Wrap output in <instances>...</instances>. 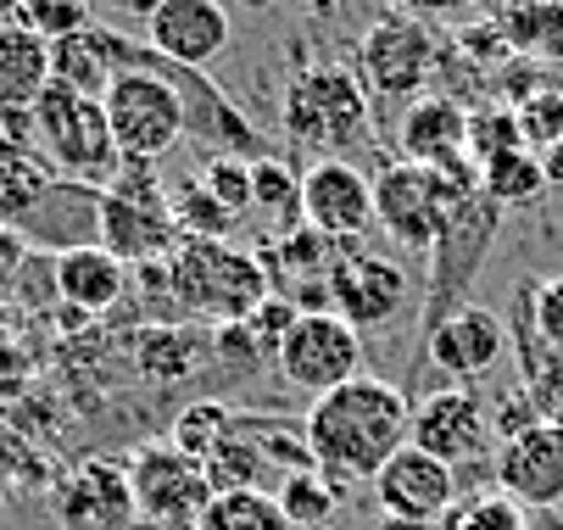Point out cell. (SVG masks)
Wrapping results in <instances>:
<instances>
[{
  "label": "cell",
  "instance_id": "obj_1",
  "mask_svg": "<svg viewBox=\"0 0 563 530\" xmlns=\"http://www.w3.org/2000/svg\"><path fill=\"white\" fill-rule=\"evenodd\" d=\"M408 430H413V402L379 374H357L352 386L312 397V408L301 413L312 464L346 481H374L408 446Z\"/></svg>",
  "mask_w": 563,
  "mask_h": 530
},
{
  "label": "cell",
  "instance_id": "obj_2",
  "mask_svg": "<svg viewBox=\"0 0 563 530\" xmlns=\"http://www.w3.org/2000/svg\"><path fill=\"white\" fill-rule=\"evenodd\" d=\"M479 196V168L468 157L452 163H385L374 174V223L408 252H435L441 235L468 212Z\"/></svg>",
  "mask_w": 563,
  "mask_h": 530
},
{
  "label": "cell",
  "instance_id": "obj_3",
  "mask_svg": "<svg viewBox=\"0 0 563 530\" xmlns=\"http://www.w3.org/2000/svg\"><path fill=\"white\" fill-rule=\"evenodd\" d=\"M368 112L374 96L346 62H301L279 90V134L312 163L357 151L368 140Z\"/></svg>",
  "mask_w": 563,
  "mask_h": 530
},
{
  "label": "cell",
  "instance_id": "obj_4",
  "mask_svg": "<svg viewBox=\"0 0 563 530\" xmlns=\"http://www.w3.org/2000/svg\"><path fill=\"white\" fill-rule=\"evenodd\" d=\"M168 274V296L179 301V313L207 319V324H240L257 301L268 296V274L257 263V252L229 246V241H185L163 257Z\"/></svg>",
  "mask_w": 563,
  "mask_h": 530
},
{
  "label": "cell",
  "instance_id": "obj_5",
  "mask_svg": "<svg viewBox=\"0 0 563 530\" xmlns=\"http://www.w3.org/2000/svg\"><path fill=\"white\" fill-rule=\"evenodd\" d=\"M96 241L134 268L163 263L179 246V223L168 207V185L156 179V163H118V174L101 185Z\"/></svg>",
  "mask_w": 563,
  "mask_h": 530
},
{
  "label": "cell",
  "instance_id": "obj_6",
  "mask_svg": "<svg viewBox=\"0 0 563 530\" xmlns=\"http://www.w3.org/2000/svg\"><path fill=\"white\" fill-rule=\"evenodd\" d=\"M34 157L73 185H107L118 174V145L107 129L101 101L73 96L62 85H45L34 101Z\"/></svg>",
  "mask_w": 563,
  "mask_h": 530
},
{
  "label": "cell",
  "instance_id": "obj_7",
  "mask_svg": "<svg viewBox=\"0 0 563 530\" xmlns=\"http://www.w3.org/2000/svg\"><path fill=\"white\" fill-rule=\"evenodd\" d=\"M118 163H163L168 151L185 140V101L174 90L168 73H156L145 62H129L112 90L101 96Z\"/></svg>",
  "mask_w": 563,
  "mask_h": 530
},
{
  "label": "cell",
  "instance_id": "obj_8",
  "mask_svg": "<svg viewBox=\"0 0 563 530\" xmlns=\"http://www.w3.org/2000/svg\"><path fill=\"white\" fill-rule=\"evenodd\" d=\"M435 67H441V40L430 18L385 12L357 40V79L379 101H419L424 85L435 79Z\"/></svg>",
  "mask_w": 563,
  "mask_h": 530
},
{
  "label": "cell",
  "instance_id": "obj_9",
  "mask_svg": "<svg viewBox=\"0 0 563 530\" xmlns=\"http://www.w3.org/2000/svg\"><path fill=\"white\" fill-rule=\"evenodd\" d=\"M274 363H279V380L307 391V397H330V391L352 386L357 374H368L363 368V335L335 313H296Z\"/></svg>",
  "mask_w": 563,
  "mask_h": 530
},
{
  "label": "cell",
  "instance_id": "obj_10",
  "mask_svg": "<svg viewBox=\"0 0 563 530\" xmlns=\"http://www.w3.org/2000/svg\"><path fill=\"white\" fill-rule=\"evenodd\" d=\"M129 464V486H134V514L156 530H196L207 503H212V486H207V470L174 441H145Z\"/></svg>",
  "mask_w": 563,
  "mask_h": 530
},
{
  "label": "cell",
  "instance_id": "obj_11",
  "mask_svg": "<svg viewBox=\"0 0 563 530\" xmlns=\"http://www.w3.org/2000/svg\"><path fill=\"white\" fill-rule=\"evenodd\" d=\"M408 301H413L408 268L390 263V257H379V252L346 246V257L335 263V279H330V313H335V319H346L357 335H368V330L396 324Z\"/></svg>",
  "mask_w": 563,
  "mask_h": 530
},
{
  "label": "cell",
  "instance_id": "obj_12",
  "mask_svg": "<svg viewBox=\"0 0 563 530\" xmlns=\"http://www.w3.org/2000/svg\"><path fill=\"white\" fill-rule=\"evenodd\" d=\"M301 223L352 246L374 223V174H363L352 157L307 163L301 168Z\"/></svg>",
  "mask_w": 563,
  "mask_h": 530
},
{
  "label": "cell",
  "instance_id": "obj_13",
  "mask_svg": "<svg viewBox=\"0 0 563 530\" xmlns=\"http://www.w3.org/2000/svg\"><path fill=\"white\" fill-rule=\"evenodd\" d=\"M51 519L62 530H123L134 525V486H129V464L123 459H78L56 492H51Z\"/></svg>",
  "mask_w": 563,
  "mask_h": 530
},
{
  "label": "cell",
  "instance_id": "obj_14",
  "mask_svg": "<svg viewBox=\"0 0 563 530\" xmlns=\"http://www.w3.org/2000/svg\"><path fill=\"white\" fill-rule=\"evenodd\" d=\"M341 257H346V246L307 230V223L257 252V263L268 274V296L290 301L296 313H330V279H335Z\"/></svg>",
  "mask_w": 563,
  "mask_h": 530
},
{
  "label": "cell",
  "instance_id": "obj_15",
  "mask_svg": "<svg viewBox=\"0 0 563 530\" xmlns=\"http://www.w3.org/2000/svg\"><path fill=\"white\" fill-rule=\"evenodd\" d=\"M374 503L385 508V519H413V525H435L457 508V470L419 452L413 441L368 481Z\"/></svg>",
  "mask_w": 563,
  "mask_h": 530
},
{
  "label": "cell",
  "instance_id": "obj_16",
  "mask_svg": "<svg viewBox=\"0 0 563 530\" xmlns=\"http://www.w3.org/2000/svg\"><path fill=\"white\" fill-rule=\"evenodd\" d=\"M145 51L174 62V67L207 73L229 51L223 0H163V7L145 18Z\"/></svg>",
  "mask_w": 563,
  "mask_h": 530
},
{
  "label": "cell",
  "instance_id": "obj_17",
  "mask_svg": "<svg viewBox=\"0 0 563 530\" xmlns=\"http://www.w3.org/2000/svg\"><path fill=\"white\" fill-rule=\"evenodd\" d=\"M408 441L419 452H430V459L441 464H468L486 452L492 441V419H486V402H479L468 386H446V391H430L419 408H413V430Z\"/></svg>",
  "mask_w": 563,
  "mask_h": 530
},
{
  "label": "cell",
  "instance_id": "obj_18",
  "mask_svg": "<svg viewBox=\"0 0 563 530\" xmlns=\"http://www.w3.org/2000/svg\"><path fill=\"white\" fill-rule=\"evenodd\" d=\"M497 492L519 508H558L563 503V430L530 424L497 446Z\"/></svg>",
  "mask_w": 563,
  "mask_h": 530
},
{
  "label": "cell",
  "instance_id": "obj_19",
  "mask_svg": "<svg viewBox=\"0 0 563 530\" xmlns=\"http://www.w3.org/2000/svg\"><path fill=\"white\" fill-rule=\"evenodd\" d=\"M508 352V324L492 313V308H452L446 319L430 324V357L452 374V380H479V374H492Z\"/></svg>",
  "mask_w": 563,
  "mask_h": 530
},
{
  "label": "cell",
  "instance_id": "obj_20",
  "mask_svg": "<svg viewBox=\"0 0 563 530\" xmlns=\"http://www.w3.org/2000/svg\"><path fill=\"white\" fill-rule=\"evenodd\" d=\"M129 56H134V45H123L112 29L90 23V29H78V34L51 40V85L101 101V96L112 90V79L123 73Z\"/></svg>",
  "mask_w": 563,
  "mask_h": 530
},
{
  "label": "cell",
  "instance_id": "obj_21",
  "mask_svg": "<svg viewBox=\"0 0 563 530\" xmlns=\"http://www.w3.org/2000/svg\"><path fill=\"white\" fill-rule=\"evenodd\" d=\"M463 140H468V107L452 101V96H419V101H408L401 129H396L401 163H424V168L452 163V157H468Z\"/></svg>",
  "mask_w": 563,
  "mask_h": 530
},
{
  "label": "cell",
  "instance_id": "obj_22",
  "mask_svg": "<svg viewBox=\"0 0 563 530\" xmlns=\"http://www.w3.org/2000/svg\"><path fill=\"white\" fill-rule=\"evenodd\" d=\"M96 218H101V190H96V185L56 179V185L45 190V201L18 223V235H23V241H45V246H56V257H62V252H73V246H90V241H96Z\"/></svg>",
  "mask_w": 563,
  "mask_h": 530
},
{
  "label": "cell",
  "instance_id": "obj_23",
  "mask_svg": "<svg viewBox=\"0 0 563 530\" xmlns=\"http://www.w3.org/2000/svg\"><path fill=\"white\" fill-rule=\"evenodd\" d=\"M51 274H56V296L67 301L73 313H107V308H118L123 290H129V263H118L101 241L62 252L51 263Z\"/></svg>",
  "mask_w": 563,
  "mask_h": 530
},
{
  "label": "cell",
  "instance_id": "obj_24",
  "mask_svg": "<svg viewBox=\"0 0 563 530\" xmlns=\"http://www.w3.org/2000/svg\"><path fill=\"white\" fill-rule=\"evenodd\" d=\"M45 85H51V45L29 23L0 18V107H34Z\"/></svg>",
  "mask_w": 563,
  "mask_h": 530
},
{
  "label": "cell",
  "instance_id": "obj_25",
  "mask_svg": "<svg viewBox=\"0 0 563 530\" xmlns=\"http://www.w3.org/2000/svg\"><path fill=\"white\" fill-rule=\"evenodd\" d=\"M207 470V486L212 497H229V492H268V452L257 441V419L246 413L240 419V430L212 452V459H201Z\"/></svg>",
  "mask_w": 563,
  "mask_h": 530
},
{
  "label": "cell",
  "instance_id": "obj_26",
  "mask_svg": "<svg viewBox=\"0 0 563 530\" xmlns=\"http://www.w3.org/2000/svg\"><path fill=\"white\" fill-rule=\"evenodd\" d=\"M252 212L268 218V241L301 230V174L285 157H252Z\"/></svg>",
  "mask_w": 563,
  "mask_h": 530
},
{
  "label": "cell",
  "instance_id": "obj_27",
  "mask_svg": "<svg viewBox=\"0 0 563 530\" xmlns=\"http://www.w3.org/2000/svg\"><path fill=\"white\" fill-rule=\"evenodd\" d=\"M479 196L497 201L503 212L541 201V196H547V168H541V157L519 145V151H503V157L479 163Z\"/></svg>",
  "mask_w": 563,
  "mask_h": 530
},
{
  "label": "cell",
  "instance_id": "obj_28",
  "mask_svg": "<svg viewBox=\"0 0 563 530\" xmlns=\"http://www.w3.org/2000/svg\"><path fill=\"white\" fill-rule=\"evenodd\" d=\"M51 185H56V174L40 157H12V151H0V223L18 230V223L45 201Z\"/></svg>",
  "mask_w": 563,
  "mask_h": 530
},
{
  "label": "cell",
  "instance_id": "obj_29",
  "mask_svg": "<svg viewBox=\"0 0 563 530\" xmlns=\"http://www.w3.org/2000/svg\"><path fill=\"white\" fill-rule=\"evenodd\" d=\"M240 419H246V413H234V408H223V402H190L179 419H174V446L185 452V459H212V452L240 430Z\"/></svg>",
  "mask_w": 563,
  "mask_h": 530
},
{
  "label": "cell",
  "instance_id": "obj_30",
  "mask_svg": "<svg viewBox=\"0 0 563 530\" xmlns=\"http://www.w3.org/2000/svg\"><path fill=\"white\" fill-rule=\"evenodd\" d=\"M274 503H279V514L290 519V530H324V525L335 519V492H330V481L318 475V470L285 475L279 492H274Z\"/></svg>",
  "mask_w": 563,
  "mask_h": 530
},
{
  "label": "cell",
  "instance_id": "obj_31",
  "mask_svg": "<svg viewBox=\"0 0 563 530\" xmlns=\"http://www.w3.org/2000/svg\"><path fill=\"white\" fill-rule=\"evenodd\" d=\"M196 530H290V519L279 514L274 492H229L207 503Z\"/></svg>",
  "mask_w": 563,
  "mask_h": 530
},
{
  "label": "cell",
  "instance_id": "obj_32",
  "mask_svg": "<svg viewBox=\"0 0 563 530\" xmlns=\"http://www.w3.org/2000/svg\"><path fill=\"white\" fill-rule=\"evenodd\" d=\"M168 207H174V223L185 241H229L234 218L207 196L201 179H185V185H168Z\"/></svg>",
  "mask_w": 563,
  "mask_h": 530
},
{
  "label": "cell",
  "instance_id": "obj_33",
  "mask_svg": "<svg viewBox=\"0 0 563 530\" xmlns=\"http://www.w3.org/2000/svg\"><path fill=\"white\" fill-rule=\"evenodd\" d=\"M514 118H519L525 151H536V157H547L552 145H563V90H552V85L525 90L514 101Z\"/></svg>",
  "mask_w": 563,
  "mask_h": 530
},
{
  "label": "cell",
  "instance_id": "obj_34",
  "mask_svg": "<svg viewBox=\"0 0 563 530\" xmlns=\"http://www.w3.org/2000/svg\"><path fill=\"white\" fill-rule=\"evenodd\" d=\"M196 357H201V341L190 335V330H163V324H151L145 335H140V363H145V374L151 380H185V374L196 368Z\"/></svg>",
  "mask_w": 563,
  "mask_h": 530
},
{
  "label": "cell",
  "instance_id": "obj_35",
  "mask_svg": "<svg viewBox=\"0 0 563 530\" xmlns=\"http://www.w3.org/2000/svg\"><path fill=\"white\" fill-rule=\"evenodd\" d=\"M207 185V196L240 223L252 218V157H229V151H218V157H207V168L196 174Z\"/></svg>",
  "mask_w": 563,
  "mask_h": 530
},
{
  "label": "cell",
  "instance_id": "obj_36",
  "mask_svg": "<svg viewBox=\"0 0 563 530\" xmlns=\"http://www.w3.org/2000/svg\"><path fill=\"white\" fill-rule=\"evenodd\" d=\"M525 140H519V118H514V107H479V112H468V140H463V151H468V163L479 168V163H492V157H503V151H519Z\"/></svg>",
  "mask_w": 563,
  "mask_h": 530
},
{
  "label": "cell",
  "instance_id": "obj_37",
  "mask_svg": "<svg viewBox=\"0 0 563 530\" xmlns=\"http://www.w3.org/2000/svg\"><path fill=\"white\" fill-rule=\"evenodd\" d=\"M446 530H530V525H525V508L508 492H479V497H468L463 508L446 514Z\"/></svg>",
  "mask_w": 563,
  "mask_h": 530
},
{
  "label": "cell",
  "instance_id": "obj_38",
  "mask_svg": "<svg viewBox=\"0 0 563 530\" xmlns=\"http://www.w3.org/2000/svg\"><path fill=\"white\" fill-rule=\"evenodd\" d=\"M18 23H29L45 45L62 40V34H78V29H90V0H23L18 7Z\"/></svg>",
  "mask_w": 563,
  "mask_h": 530
},
{
  "label": "cell",
  "instance_id": "obj_39",
  "mask_svg": "<svg viewBox=\"0 0 563 530\" xmlns=\"http://www.w3.org/2000/svg\"><path fill=\"white\" fill-rule=\"evenodd\" d=\"M525 391L536 402V419L552 424V430H563V352H547L541 346V357H530Z\"/></svg>",
  "mask_w": 563,
  "mask_h": 530
},
{
  "label": "cell",
  "instance_id": "obj_40",
  "mask_svg": "<svg viewBox=\"0 0 563 530\" xmlns=\"http://www.w3.org/2000/svg\"><path fill=\"white\" fill-rule=\"evenodd\" d=\"M290 324H296V308H290V301H279V296H263L257 308L240 319V330H246V341H252L257 357H274Z\"/></svg>",
  "mask_w": 563,
  "mask_h": 530
},
{
  "label": "cell",
  "instance_id": "obj_41",
  "mask_svg": "<svg viewBox=\"0 0 563 530\" xmlns=\"http://www.w3.org/2000/svg\"><path fill=\"white\" fill-rule=\"evenodd\" d=\"M530 330L547 352H563V274L558 279H536L530 290Z\"/></svg>",
  "mask_w": 563,
  "mask_h": 530
},
{
  "label": "cell",
  "instance_id": "obj_42",
  "mask_svg": "<svg viewBox=\"0 0 563 530\" xmlns=\"http://www.w3.org/2000/svg\"><path fill=\"white\" fill-rule=\"evenodd\" d=\"M23 257H29V241L0 223V285H12V274L23 268Z\"/></svg>",
  "mask_w": 563,
  "mask_h": 530
},
{
  "label": "cell",
  "instance_id": "obj_43",
  "mask_svg": "<svg viewBox=\"0 0 563 530\" xmlns=\"http://www.w3.org/2000/svg\"><path fill=\"white\" fill-rule=\"evenodd\" d=\"M96 7H107L112 18H123V23H145L163 0H96Z\"/></svg>",
  "mask_w": 563,
  "mask_h": 530
},
{
  "label": "cell",
  "instance_id": "obj_44",
  "mask_svg": "<svg viewBox=\"0 0 563 530\" xmlns=\"http://www.w3.org/2000/svg\"><path fill=\"white\" fill-rule=\"evenodd\" d=\"M541 168H547V190H552V185L563 190V145H552V151H547V157H541Z\"/></svg>",
  "mask_w": 563,
  "mask_h": 530
},
{
  "label": "cell",
  "instance_id": "obj_45",
  "mask_svg": "<svg viewBox=\"0 0 563 530\" xmlns=\"http://www.w3.org/2000/svg\"><path fill=\"white\" fill-rule=\"evenodd\" d=\"M457 0H401V12H413V18H430V12H452Z\"/></svg>",
  "mask_w": 563,
  "mask_h": 530
},
{
  "label": "cell",
  "instance_id": "obj_46",
  "mask_svg": "<svg viewBox=\"0 0 563 530\" xmlns=\"http://www.w3.org/2000/svg\"><path fill=\"white\" fill-rule=\"evenodd\" d=\"M379 530H446V519H435V525H413V519H379Z\"/></svg>",
  "mask_w": 563,
  "mask_h": 530
},
{
  "label": "cell",
  "instance_id": "obj_47",
  "mask_svg": "<svg viewBox=\"0 0 563 530\" xmlns=\"http://www.w3.org/2000/svg\"><path fill=\"white\" fill-rule=\"evenodd\" d=\"M234 7H240V12H252V18H263V12L279 7V0H234Z\"/></svg>",
  "mask_w": 563,
  "mask_h": 530
},
{
  "label": "cell",
  "instance_id": "obj_48",
  "mask_svg": "<svg viewBox=\"0 0 563 530\" xmlns=\"http://www.w3.org/2000/svg\"><path fill=\"white\" fill-rule=\"evenodd\" d=\"M290 7H330V0H290Z\"/></svg>",
  "mask_w": 563,
  "mask_h": 530
},
{
  "label": "cell",
  "instance_id": "obj_49",
  "mask_svg": "<svg viewBox=\"0 0 563 530\" xmlns=\"http://www.w3.org/2000/svg\"><path fill=\"white\" fill-rule=\"evenodd\" d=\"M123 530H156V525H145V519H134V525H123Z\"/></svg>",
  "mask_w": 563,
  "mask_h": 530
}]
</instances>
